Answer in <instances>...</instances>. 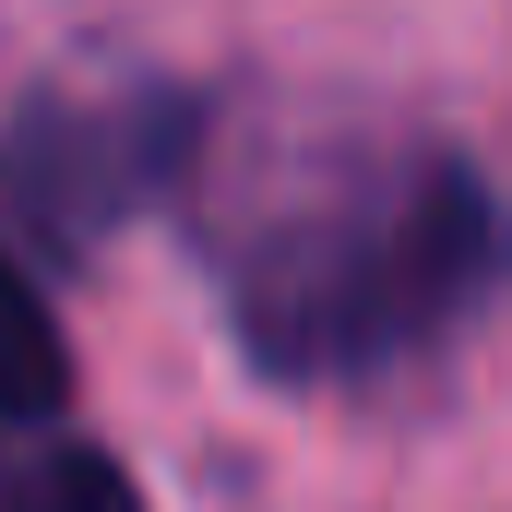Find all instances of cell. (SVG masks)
I'll return each instance as SVG.
<instances>
[{"instance_id": "1", "label": "cell", "mask_w": 512, "mask_h": 512, "mask_svg": "<svg viewBox=\"0 0 512 512\" xmlns=\"http://www.w3.org/2000/svg\"><path fill=\"white\" fill-rule=\"evenodd\" d=\"M227 334L262 382L346 393L465 334L512 274L501 191L441 143H370L274 179L227 239Z\"/></svg>"}, {"instance_id": "2", "label": "cell", "mask_w": 512, "mask_h": 512, "mask_svg": "<svg viewBox=\"0 0 512 512\" xmlns=\"http://www.w3.org/2000/svg\"><path fill=\"white\" fill-rule=\"evenodd\" d=\"M203 155V96L179 84H60L0 131V251L96 262L131 215H155Z\"/></svg>"}, {"instance_id": "3", "label": "cell", "mask_w": 512, "mask_h": 512, "mask_svg": "<svg viewBox=\"0 0 512 512\" xmlns=\"http://www.w3.org/2000/svg\"><path fill=\"white\" fill-rule=\"evenodd\" d=\"M60 405H72V346H60V322L36 298V262L0 251V429H36Z\"/></svg>"}, {"instance_id": "4", "label": "cell", "mask_w": 512, "mask_h": 512, "mask_svg": "<svg viewBox=\"0 0 512 512\" xmlns=\"http://www.w3.org/2000/svg\"><path fill=\"white\" fill-rule=\"evenodd\" d=\"M0 512H155V501L131 489L120 453L60 441V453H36V465H12V477H0Z\"/></svg>"}, {"instance_id": "5", "label": "cell", "mask_w": 512, "mask_h": 512, "mask_svg": "<svg viewBox=\"0 0 512 512\" xmlns=\"http://www.w3.org/2000/svg\"><path fill=\"white\" fill-rule=\"evenodd\" d=\"M0 477H12V465H0Z\"/></svg>"}]
</instances>
